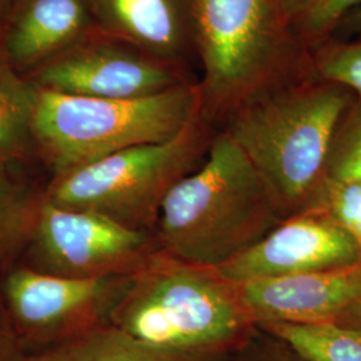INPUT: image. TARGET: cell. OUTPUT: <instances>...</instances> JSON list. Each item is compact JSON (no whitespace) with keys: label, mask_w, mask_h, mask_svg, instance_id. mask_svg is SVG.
<instances>
[{"label":"cell","mask_w":361,"mask_h":361,"mask_svg":"<svg viewBox=\"0 0 361 361\" xmlns=\"http://www.w3.org/2000/svg\"><path fill=\"white\" fill-rule=\"evenodd\" d=\"M316 68L324 82L353 91L361 101V40L324 46L317 51Z\"/></svg>","instance_id":"ffe728a7"},{"label":"cell","mask_w":361,"mask_h":361,"mask_svg":"<svg viewBox=\"0 0 361 361\" xmlns=\"http://www.w3.org/2000/svg\"><path fill=\"white\" fill-rule=\"evenodd\" d=\"M207 122L198 113L178 135L107 155L46 185L52 205L92 212L138 232L154 234L170 190L197 169L210 146Z\"/></svg>","instance_id":"5b68a950"},{"label":"cell","mask_w":361,"mask_h":361,"mask_svg":"<svg viewBox=\"0 0 361 361\" xmlns=\"http://www.w3.org/2000/svg\"><path fill=\"white\" fill-rule=\"evenodd\" d=\"M257 328L281 340L304 361H361V329L336 323H271Z\"/></svg>","instance_id":"e0dca14e"},{"label":"cell","mask_w":361,"mask_h":361,"mask_svg":"<svg viewBox=\"0 0 361 361\" xmlns=\"http://www.w3.org/2000/svg\"><path fill=\"white\" fill-rule=\"evenodd\" d=\"M360 246L335 219L308 207L283 219L257 244L217 271L233 283L265 280L350 265Z\"/></svg>","instance_id":"30bf717a"},{"label":"cell","mask_w":361,"mask_h":361,"mask_svg":"<svg viewBox=\"0 0 361 361\" xmlns=\"http://www.w3.org/2000/svg\"><path fill=\"white\" fill-rule=\"evenodd\" d=\"M95 30L87 0H13L4 15L1 59L34 73Z\"/></svg>","instance_id":"7c38bea8"},{"label":"cell","mask_w":361,"mask_h":361,"mask_svg":"<svg viewBox=\"0 0 361 361\" xmlns=\"http://www.w3.org/2000/svg\"><path fill=\"white\" fill-rule=\"evenodd\" d=\"M201 113L200 89L180 83L134 99L86 98L38 89L32 114L35 154L59 177L107 155L166 142Z\"/></svg>","instance_id":"277c9868"},{"label":"cell","mask_w":361,"mask_h":361,"mask_svg":"<svg viewBox=\"0 0 361 361\" xmlns=\"http://www.w3.org/2000/svg\"><path fill=\"white\" fill-rule=\"evenodd\" d=\"M219 361H304L274 336L256 328L240 348L224 355Z\"/></svg>","instance_id":"7402d4cb"},{"label":"cell","mask_w":361,"mask_h":361,"mask_svg":"<svg viewBox=\"0 0 361 361\" xmlns=\"http://www.w3.org/2000/svg\"><path fill=\"white\" fill-rule=\"evenodd\" d=\"M256 326L334 323L361 301V261L350 265L238 284Z\"/></svg>","instance_id":"8fae6325"},{"label":"cell","mask_w":361,"mask_h":361,"mask_svg":"<svg viewBox=\"0 0 361 361\" xmlns=\"http://www.w3.org/2000/svg\"><path fill=\"white\" fill-rule=\"evenodd\" d=\"M10 0H0V18L6 15V8H8Z\"/></svg>","instance_id":"4316f807"},{"label":"cell","mask_w":361,"mask_h":361,"mask_svg":"<svg viewBox=\"0 0 361 361\" xmlns=\"http://www.w3.org/2000/svg\"><path fill=\"white\" fill-rule=\"evenodd\" d=\"M324 178L361 183V101L350 104L336 128Z\"/></svg>","instance_id":"ac0fdd59"},{"label":"cell","mask_w":361,"mask_h":361,"mask_svg":"<svg viewBox=\"0 0 361 361\" xmlns=\"http://www.w3.org/2000/svg\"><path fill=\"white\" fill-rule=\"evenodd\" d=\"M219 356H197L150 348L106 325L61 345L27 355L22 361H219Z\"/></svg>","instance_id":"9a60e30c"},{"label":"cell","mask_w":361,"mask_h":361,"mask_svg":"<svg viewBox=\"0 0 361 361\" xmlns=\"http://www.w3.org/2000/svg\"><path fill=\"white\" fill-rule=\"evenodd\" d=\"M110 325L150 348L197 356L233 352L257 328L237 283L159 252L131 276Z\"/></svg>","instance_id":"7a4b0ae2"},{"label":"cell","mask_w":361,"mask_h":361,"mask_svg":"<svg viewBox=\"0 0 361 361\" xmlns=\"http://www.w3.org/2000/svg\"><path fill=\"white\" fill-rule=\"evenodd\" d=\"M25 356L0 296V361H22Z\"/></svg>","instance_id":"603a6c76"},{"label":"cell","mask_w":361,"mask_h":361,"mask_svg":"<svg viewBox=\"0 0 361 361\" xmlns=\"http://www.w3.org/2000/svg\"><path fill=\"white\" fill-rule=\"evenodd\" d=\"M30 80L42 90L106 99L150 97L182 83L165 62L104 34L78 42Z\"/></svg>","instance_id":"9c48e42d"},{"label":"cell","mask_w":361,"mask_h":361,"mask_svg":"<svg viewBox=\"0 0 361 361\" xmlns=\"http://www.w3.org/2000/svg\"><path fill=\"white\" fill-rule=\"evenodd\" d=\"M158 253L154 234L131 231L92 212L43 200L35 228L18 262L66 279L131 276Z\"/></svg>","instance_id":"ba28073f"},{"label":"cell","mask_w":361,"mask_h":361,"mask_svg":"<svg viewBox=\"0 0 361 361\" xmlns=\"http://www.w3.org/2000/svg\"><path fill=\"white\" fill-rule=\"evenodd\" d=\"M314 0H280L285 19L293 22L297 16L304 13Z\"/></svg>","instance_id":"cb8c5ba5"},{"label":"cell","mask_w":361,"mask_h":361,"mask_svg":"<svg viewBox=\"0 0 361 361\" xmlns=\"http://www.w3.org/2000/svg\"><path fill=\"white\" fill-rule=\"evenodd\" d=\"M284 216L244 150L222 131L207 159L170 190L155 226L159 253L214 268L257 244Z\"/></svg>","instance_id":"6da1fadb"},{"label":"cell","mask_w":361,"mask_h":361,"mask_svg":"<svg viewBox=\"0 0 361 361\" xmlns=\"http://www.w3.org/2000/svg\"><path fill=\"white\" fill-rule=\"evenodd\" d=\"M15 164L0 161V271L19 261L44 200L46 186L27 180Z\"/></svg>","instance_id":"5bb4252c"},{"label":"cell","mask_w":361,"mask_h":361,"mask_svg":"<svg viewBox=\"0 0 361 361\" xmlns=\"http://www.w3.org/2000/svg\"><path fill=\"white\" fill-rule=\"evenodd\" d=\"M308 207L324 210L361 249V183L323 178Z\"/></svg>","instance_id":"d6986e66"},{"label":"cell","mask_w":361,"mask_h":361,"mask_svg":"<svg viewBox=\"0 0 361 361\" xmlns=\"http://www.w3.org/2000/svg\"><path fill=\"white\" fill-rule=\"evenodd\" d=\"M131 276L66 279L16 261L0 271V296L27 356L110 325Z\"/></svg>","instance_id":"52a82bcc"},{"label":"cell","mask_w":361,"mask_h":361,"mask_svg":"<svg viewBox=\"0 0 361 361\" xmlns=\"http://www.w3.org/2000/svg\"><path fill=\"white\" fill-rule=\"evenodd\" d=\"M334 323L349 326V328L361 329V301L356 302L349 310H345Z\"/></svg>","instance_id":"d4e9b609"},{"label":"cell","mask_w":361,"mask_h":361,"mask_svg":"<svg viewBox=\"0 0 361 361\" xmlns=\"http://www.w3.org/2000/svg\"><path fill=\"white\" fill-rule=\"evenodd\" d=\"M193 39L204 66L201 116L231 118L271 90L288 50L280 0H190Z\"/></svg>","instance_id":"8992f818"},{"label":"cell","mask_w":361,"mask_h":361,"mask_svg":"<svg viewBox=\"0 0 361 361\" xmlns=\"http://www.w3.org/2000/svg\"><path fill=\"white\" fill-rule=\"evenodd\" d=\"M359 7L361 0H314L293 23L304 37L319 38Z\"/></svg>","instance_id":"44dd1931"},{"label":"cell","mask_w":361,"mask_h":361,"mask_svg":"<svg viewBox=\"0 0 361 361\" xmlns=\"http://www.w3.org/2000/svg\"><path fill=\"white\" fill-rule=\"evenodd\" d=\"M334 83L269 90L244 104L225 130L244 150L281 214L308 207L324 178L336 128L352 104Z\"/></svg>","instance_id":"3957f363"},{"label":"cell","mask_w":361,"mask_h":361,"mask_svg":"<svg viewBox=\"0 0 361 361\" xmlns=\"http://www.w3.org/2000/svg\"><path fill=\"white\" fill-rule=\"evenodd\" d=\"M343 20L348 26L349 30H361V7L349 13Z\"/></svg>","instance_id":"484cf974"},{"label":"cell","mask_w":361,"mask_h":361,"mask_svg":"<svg viewBox=\"0 0 361 361\" xmlns=\"http://www.w3.org/2000/svg\"><path fill=\"white\" fill-rule=\"evenodd\" d=\"M38 87L0 59V161L23 162L35 154L32 114Z\"/></svg>","instance_id":"2e32d148"},{"label":"cell","mask_w":361,"mask_h":361,"mask_svg":"<svg viewBox=\"0 0 361 361\" xmlns=\"http://www.w3.org/2000/svg\"><path fill=\"white\" fill-rule=\"evenodd\" d=\"M98 32L161 62L176 61L193 38L190 0H87Z\"/></svg>","instance_id":"4fadbf2b"}]
</instances>
